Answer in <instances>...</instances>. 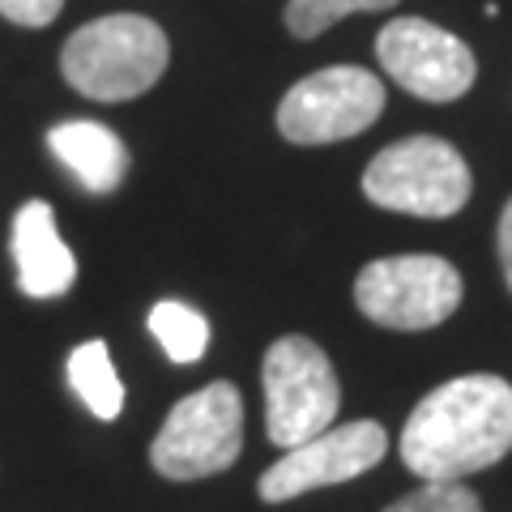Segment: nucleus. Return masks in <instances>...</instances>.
<instances>
[{
	"label": "nucleus",
	"mask_w": 512,
	"mask_h": 512,
	"mask_svg": "<svg viewBox=\"0 0 512 512\" xmlns=\"http://www.w3.org/2000/svg\"><path fill=\"white\" fill-rule=\"evenodd\" d=\"M397 448L423 483H457L495 466L512 448V384L474 372L431 389L410 410Z\"/></svg>",
	"instance_id": "obj_1"
},
{
	"label": "nucleus",
	"mask_w": 512,
	"mask_h": 512,
	"mask_svg": "<svg viewBox=\"0 0 512 512\" xmlns=\"http://www.w3.org/2000/svg\"><path fill=\"white\" fill-rule=\"evenodd\" d=\"M150 333H154V342L167 350L171 363H197L205 350H210V320L180 299L154 303Z\"/></svg>",
	"instance_id": "obj_13"
},
{
	"label": "nucleus",
	"mask_w": 512,
	"mask_h": 512,
	"mask_svg": "<svg viewBox=\"0 0 512 512\" xmlns=\"http://www.w3.org/2000/svg\"><path fill=\"white\" fill-rule=\"evenodd\" d=\"M244 448V397L235 384L214 380L175 402L150 444V466L171 483H192L231 470Z\"/></svg>",
	"instance_id": "obj_3"
},
{
	"label": "nucleus",
	"mask_w": 512,
	"mask_h": 512,
	"mask_svg": "<svg viewBox=\"0 0 512 512\" xmlns=\"http://www.w3.org/2000/svg\"><path fill=\"white\" fill-rule=\"evenodd\" d=\"M384 453H389V436H384L380 423H372V419L342 423V427L333 423L329 431H320V436L286 448L282 461H274V466L261 474V500L286 504V500H295V495L350 483V478L380 466Z\"/></svg>",
	"instance_id": "obj_9"
},
{
	"label": "nucleus",
	"mask_w": 512,
	"mask_h": 512,
	"mask_svg": "<svg viewBox=\"0 0 512 512\" xmlns=\"http://www.w3.org/2000/svg\"><path fill=\"white\" fill-rule=\"evenodd\" d=\"M64 0H0V18H9L13 26H26V30H39V26H52L60 18Z\"/></svg>",
	"instance_id": "obj_16"
},
{
	"label": "nucleus",
	"mask_w": 512,
	"mask_h": 512,
	"mask_svg": "<svg viewBox=\"0 0 512 512\" xmlns=\"http://www.w3.org/2000/svg\"><path fill=\"white\" fill-rule=\"evenodd\" d=\"M470 167L440 137H406L380 150L363 171L367 201L410 218H453L470 201Z\"/></svg>",
	"instance_id": "obj_4"
},
{
	"label": "nucleus",
	"mask_w": 512,
	"mask_h": 512,
	"mask_svg": "<svg viewBox=\"0 0 512 512\" xmlns=\"http://www.w3.org/2000/svg\"><path fill=\"white\" fill-rule=\"evenodd\" d=\"M376 60L397 86L427 103L461 99L478 77L470 47L427 18H393L376 35Z\"/></svg>",
	"instance_id": "obj_8"
},
{
	"label": "nucleus",
	"mask_w": 512,
	"mask_h": 512,
	"mask_svg": "<svg viewBox=\"0 0 512 512\" xmlns=\"http://www.w3.org/2000/svg\"><path fill=\"white\" fill-rule=\"evenodd\" d=\"M47 146L60 158V167L73 171V180L94 197L116 192L128 175V146L111 133L107 124L94 120H69L47 133Z\"/></svg>",
	"instance_id": "obj_11"
},
{
	"label": "nucleus",
	"mask_w": 512,
	"mask_h": 512,
	"mask_svg": "<svg viewBox=\"0 0 512 512\" xmlns=\"http://www.w3.org/2000/svg\"><path fill=\"white\" fill-rule=\"evenodd\" d=\"M171 47L163 26L141 13H107L73 30L60 52L64 82L94 103H128L167 73Z\"/></svg>",
	"instance_id": "obj_2"
},
{
	"label": "nucleus",
	"mask_w": 512,
	"mask_h": 512,
	"mask_svg": "<svg viewBox=\"0 0 512 512\" xmlns=\"http://www.w3.org/2000/svg\"><path fill=\"white\" fill-rule=\"evenodd\" d=\"M265 431L282 448L329 431L342 410V384L312 338L286 333L265 350Z\"/></svg>",
	"instance_id": "obj_5"
},
{
	"label": "nucleus",
	"mask_w": 512,
	"mask_h": 512,
	"mask_svg": "<svg viewBox=\"0 0 512 512\" xmlns=\"http://www.w3.org/2000/svg\"><path fill=\"white\" fill-rule=\"evenodd\" d=\"M380 111V77L359 64H333L286 90V99L278 103V133L295 146H329V141L359 137L380 120Z\"/></svg>",
	"instance_id": "obj_7"
},
{
	"label": "nucleus",
	"mask_w": 512,
	"mask_h": 512,
	"mask_svg": "<svg viewBox=\"0 0 512 512\" xmlns=\"http://www.w3.org/2000/svg\"><path fill=\"white\" fill-rule=\"evenodd\" d=\"M13 265H18V291L30 299H60L77 282V256L60 239L56 214L47 201H26L13 214Z\"/></svg>",
	"instance_id": "obj_10"
},
{
	"label": "nucleus",
	"mask_w": 512,
	"mask_h": 512,
	"mask_svg": "<svg viewBox=\"0 0 512 512\" xmlns=\"http://www.w3.org/2000/svg\"><path fill=\"white\" fill-rule=\"evenodd\" d=\"M69 384L73 393L86 402V410L94 419H120L124 410V384L116 376V363H111L107 342H82L69 355Z\"/></svg>",
	"instance_id": "obj_12"
},
{
	"label": "nucleus",
	"mask_w": 512,
	"mask_h": 512,
	"mask_svg": "<svg viewBox=\"0 0 512 512\" xmlns=\"http://www.w3.org/2000/svg\"><path fill=\"white\" fill-rule=\"evenodd\" d=\"M500 265H504V282L512 291V201L504 205V214H500Z\"/></svg>",
	"instance_id": "obj_17"
},
{
	"label": "nucleus",
	"mask_w": 512,
	"mask_h": 512,
	"mask_svg": "<svg viewBox=\"0 0 512 512\" xmlns=\"http://www.w3.org/2000/svg\"><path fill=\"white\" fill-rule=\"evenodd\" d=\"M384 512H483V504L461 483H423L419 491L402 495V500L389 504Z\"/></svg>",
	"instance_id": "obj_15"
},
{
	"label": "nucleus",
	"mask_w": 512,
	"mask_h": 512,
	"mask_svg": "<svg viewBox=\"0 0 512 512\" xmlns=\"http://www.w3.org/2000/svg\"><path fill=\"white\" fill-rule=\"evenodd\" d=\"M355 303L367 320L397 333H423L444 325L461 303V274L444 256H384L359 269Z\"/></svg>",
	"instance_id": "obj_6"
},
{
	"label": "nucleus",
	"mask_w": 512,
	"mask_h": 512,
	"mask_svg": "<svg viewBox=\"0 0 512 512\" xmlns=\"http://www.w3.org/2000/svg\"><path fill=\"white\" fill-rule=\"evenodd\" d=\"M397 0H291L286 5V26L295 39H316L325 35L333 22L350 18V13H376V9H393Z\"/></svg>",
	"instance_id": "obj_14"
}]
</instances>
